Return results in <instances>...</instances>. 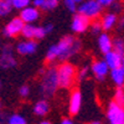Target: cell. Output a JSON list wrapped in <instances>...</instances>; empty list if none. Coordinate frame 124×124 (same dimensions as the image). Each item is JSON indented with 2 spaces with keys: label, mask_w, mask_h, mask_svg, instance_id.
<instances>
[{
  "label": "cell",
  "mask_w": 124,
  "mask_h": 124,
  "mask_svg": "<svg viewBox=\"0 0 124 124\" xmlns=\"http://www.w3.org/2000/svg\"><path fill=\"white\" fill-rule=\"evenodd\" d=\"M56 75H57L58 87L70 88L72 86V83H73V81H75L76 70L71 63H62L56 70Z\"/></svg>",
  "instance_id": "3957f363"
},
{
  "label": "cell",
  "mask_w": 124,
  "mask_h": 124,
  "mask_svg": "<svg viewBox=\"0 0 124 124\" xmlns=\"http://www.w3.org/2000/svg\"><path fill=\"white\" fill-rule=\"evenodd\" d=\"M101 29H102V26H101V24H99L98 21H94V23L92 24V31H93L94 34L99 32V31H101Z\"/></svg>",
  "instance_id": "4316f807"
},
{
  "label": "cell",
  "mask_w": 124,
  "mask_h": 124,
  "mask_svg": "<svg viewBox=\"0 0 124 124\" xmlns=\"http://www.w3.org/2000/svg\"><path fill=\"white\" fill-rule=\"evenodd\" d=\"M4 122H6L5 116L4 114H0V124H4Z\"/></svg>",
  "instance_id": "1f68e13d"
},
{
  "label": "cell",
  "mask_w": 124,
  "mask_h": 124,
  "mask_svg": "<svg viewBox=\"0 0 124 124\" xmlns=\"http://www.w3.org/2000/svg\"><path fill=\"white\" fill-rule=\"evenodd\" d=\"M11 4L8 3L6 0H0V16H6L11 11Z\"/></svg>",
  "instance_id": "ffe728a7"
},
{
  "label": "cell",
  "mask_w": 124,
  "mask_h": 124,
  "mask_svg": "<svg viewBox=\"0 0 124 124\" xmlns=\"http://www.w3.org/2000/svg\"><path fill=\"white\" fill-rule=\"evenodd\" d=\"M0 86H1V85H0Z\"/></svg>",
  "instance_id": "d590c367"
},
{
  "label": "cell",
  "mask_w": 124,
  "mask_h": 124,
  "mask_svg": "<svg viewBox=\"0 0 124 124\" xmlns=\"http://www.w3.org/2000/svg\"><path fill=\"white\" fill-rule=\"evenodd\" d=\"M73 1H75V3L77 4V3H81V1H82V0H73Z\"/></svg>",
  "instance_id": "836d02e7"
},
{
  "label": "cell",
  "mask_w": 124,
  "mask_h": 124,
  "mask_svg": "<svg viewBox=\"0 0 124 124\" xmlns=\"http://www.w3.org/2000/svg\"><path fill=\"white\" fill-rule=\"evenodd\" d=\"M37 48V44L35 41H23L16 46V50L20 55H31L34 54Z\"/></svg>",
  "instance_id": "4fadbf2b"
},
{
  "label": "cell",
  "mask_w": 124,
  "mask_h": 124,
  "mask_svg": "<svg viewBox=\"0 0 124 124\" xmlns=\"http://www.w3.org/2000/svg\"><path fill=\"white\" fill-rule=\"evenodd\" d=\"M106 55V63L108 66V68H117L119 66H123V62H124V56L118 55L116 51H108V52L104 54Z\"/></svg>",
  "instance_id": "9c48e42d"
},
{
  "label": "cell",
  "mask_w": 124,
  "mask_h": 124,
  "mask_svg": "<svg viewBox=\"0 0 124 124\" xmlns=\"http://www.w3.org/2000/svg\"><path fill=\"white\" fill-rule=\"evenodd\" d=\"M58 5V0H45L44 5L41 6L44 10H52Z\"/></svg>",
  "instance_id": "cb8c5ba5"
},
{
  "label": "cell",
  "mask_w": 124,
  "mask_h": 124,
  "mask_svg": "<svg viewBox=\"0 0 124 124\" xmlns=\"http://www.w3.org/2000/svg\"><path fill=\"white\" fill-rule=\"evenodd\" d=\"M6 123L8 124H26V120L20 114H13L11 117H9L6 119Z\"/></svg>",
  "instance_id": "44dd1931"
},
{
  "label": "cell",
  "mask_w": 124,
  "mask_h": 124,
  "mask_svg": "<svg viewBox=\"0 0 124 124\" xmlns=\"http://www.w3.org/2000/svg\"><path fill=\"white\" fill-rule=\"evenodd\" d=\"M24 24H25V23H24L20 17L13 19L11 21H10V23L5 26V29H4V35H5L6 37H14V36H16L17 34L21 32Z\"/></svg>",
  "instance_id": "52a82bcc"
},
{
  "label": "cell",
  "mask_w": 124,
  "mask_h": 124,
  "mask_svg": "<svg viewBox=\"0 0 124 124\" xmlns=\"http://www.w3.org/2000/svg\"><path fill=\"white\" fill-rule=\"evenodd\" d=\"M29 93H30V88H29V86H23L21 88L19 89V94L21 96V97H27V96H29Z\"/></svg>",
  "instance_id": "484cf974"
},
{
  "label": "cell",
  "mask_w": 124,
  "mask_h": 124,
  "mask_svg": "<svg viewBox=\"0 0 124 124\" xmlns=\"http://www.w3.org/2000/svg\"><path fill=\"white\" fill-rule=\"evenodd\" d=\"M114 102L118 103L119 106H123L124 103V91L122 87H118V89L116 91V94H114Z\"/></svg>",
  "instance_id": "603a6c76"
},
{
  "label": "cell",
  "mask_w": 124,
  "mask_h": 124,
  "mask_svg": "<svg viewBox=\"0 0 124 124\" xmlns=\"http://www.w3.org/2000/svg\"><path fill=\"white\" fill-rule=\"evenodd\" d=\"M98 46H99V48H101V51L103 54L110 51L112 50V40H110V37L107 34H102L98 37Z\"/></svg>",
  "instance_id": "9a60e30c"
},
{
  "label": "cell",
  "mask_w": 124,
  "mask_h": 124,
  "mask_svg": "<svg viewBox=\"0 0 124 124\" xmlns=\"http://www.w3.org/2000/svg\"><path fill=\"white\" fill-rule=\"evenodd\" d=\"M58 88L57 83V75L55 68H48L42 76L41 79V92L45 98H50L54 96V93Z\"/></svg>",
  "instance_id": "7a4b0ae2"
},
{
  "label": "cell",
  "mask_w": 124,
  "mask_h": 124,
  "mask_svg": "<svg viewBox=\"0 0 124 124\" xmlns=\"http://www.w3.org/2000/svg\"><path fill=\"white\" fill-rule=\"evenodd\" d=\"M110 76H112V79L114 81V83L117 85V87H122L124 83V67L119 66L117 68H113Z\"/></svg>",
  "instance_id": "5bb4252c"
},
{
  "label": "cell",
  "mask_w": 124,
  "mask_h": 124,
  "mask_svg": "<svg viewBox=\"0 0 124 124\" xmlns=\"http://www.w3.org/2000/svg\"><path fill=\"white\" fill-rule=\"evenodd\" d=\"M47 112H48V104L46 101H39L34 107V113L36 116H40V117L46 116Z\"/></svg>",
  "instance_id": "e0dca14e"
},
{
  "label": "cell",
  "mask_w": 124,
  "mask_h": 124,
  "mask_svg": "<svg viewBox=\"0 0 124 124\" xmlns=\"http://www.w3.org/2000/svg\"><path fill=\"white\" fill-rule=\"evenodd\" d=\"M39 16H40V14L37 11V8H35V6L34 8L26 6V8L21 9V14H20V19L26 24H31V23L36 21Z\"/></svg>",
  "instance_id": "8fae6325"
},
{
  "label": "cell",
  "mask_w": 124,
  "mask_h": 124,
  "mask_svg": "<svg viewBox=\"0 0 124 124\" xmlns=\"http://www.w3.org/2000/svg\"><path fill=\"white\" fill-rule=\"evenodd\" d=\"M65 5L71 13H75L77 10V4L73 1V0H65Z\"/></svg>",
  "instance_id": "d4e9b609"
},
{
  "label": "cell",
  "mask_w": 124,
  "mask_h": 124,
  "mask_svg": "<svg viewBox=\"0 0 124 124\" xmlns=\"http://www.w3.org/2000/svg\"><path fill=\"white\" fill-rule=\"evenodd\" d=\"M92 71L99 81H103L108 73V66L104 61H96L92 65Z\"/></svg>",
  "instance_id": "7c38bea8"
},
{
  "label": "cell",
  "mask_w": 124,
  "mask_h": 124,
  "mask_svg": "<svg viewBox=\"0 0 124 124\" xmlns=\"http://www.w3.org/2000/svg\"><path fill=\"white\" fill-rule=\"evenodd\" d=\"M112 48H114V51L118 55L124 56V44H123V40H120V39L114 40V42H112Z\"/></svg>",
  "instance_id": "d6986e66"
},
{
  "label": "cell",
  "mask_w": 124,
  "mask_h": 124,
  "mask_svg": "<svg viewBox=\"0 0 124 124\" xmlns=\"http://www.w3.org/2000/svg\"><path fill=\"white\" fill-rule=\"evenodd\" d=\"M87 73H88V68L87 67H83L81 71H79V75H78V77L81 78V79H83L86 76H87Z\"/></svg>",
  "instance_id": "f1b7e54d"
},
{
  "label": "cell",
  "mask_w": 124,
  "mask_h": 124,
  "mask_svg": "<svg viewBox=\"0 0 124 124\" xmlns=\"http://www.w3.org/2000/svg\"><path fill=\"white\" fill-rule=\"evenodd\" d=\"M91 124H101V123H99V122H92Z\"/></svg>",
  "instance_id": "e575fe53"
},
{
  "label": "cell",
  "mask_w": 124,
  "mask_h": 124,
  "mask_svg": "<svg viewBox=\"0 0 124 124\" xmlns=\"http://www.w3.org/2000/svg\"><path fill=\"white\" fill-rule=\"evenodd\" d=\"M31 0H11V6H14L15 9L21 10L26 6H29Z\"/></svg>",
  "instance_id": "7402d4cb"
},
{
  "label": "cell",
  "mask_w": 124,
  "mask_h": 124,
  "mask_svg": "<svg viewBox=\"0 0 124 124\" xmlns=\"http://www.w3.org/2000/svg\"><path fill=\"white\" fill-rule=\"evenodd\" d=\"M60 124H73V122H72L71 119H68V118H65V119H62V122Z\"/></svg>",
  "instance_id": "4dcf8cb0"
},
{
  "label": "cell",
  "mask_w": 124,
  "mask_h": 124,
  "mask_svg": "<svg viewBox=\"0 0 124 124\" xmlns=\"http://www.w3.org/2000/svg\"><path fill=\"white\" fill-rule=\"evenodd\" d=\"M97 1L101 4V6H110L116 0H97Z\"/></svg>",
  "instance_id": "83f0119b"
},
{
  "label": "cell",
  "mask_w": 124,
  "mask_h": 124,
  "mask_svg": "<svg viewBox=\"0 0 124 124\" xmlns=\"http://www.w3.org/2000/svg\"><path fill=\"white\" fill-rule=\"evenodd\" d=\"M44 1L45 0H32V4H34L35 8H41L44 5Z\"/></svg>",
  "instance_id": "f546056e"
},
{
  "label": "cell",
  "mask_w": 124,
  "mask_h": 124,
  "mask_svg": "<svg viewBox=\"0 0 124 124\" xmlns=\"http://www.w3.org/2000/svg\"><path fill=\"white\" fill-rule=\"evenodd\" d=\"M21 34L24 35V37L26 39H34V35H35V26L30 25V24H24L23 26V30H21Z\"/></svg>",
  "instance_id": "ac0fdd59"
},
{
  "label": "cell",
  "mask_w": 124,
  "mask_h": 124,
  "mask_svg": "<svg viewBox=\"0 0 124 124\" xmlns=\"http://www.w3.org/2000/svg\"><path fill=\"white\" fill-rule=\"evenodd\" d=\"M81 104H82V94L78 89H75L72 92V94L70 97V113L72 116L77 114L81 109Z\"/></svg>",
  "instance_id": "30bf717a"
},
{
  "label": "cell",
  "mask_w": 124,
  "mask_h": 124,
  "mask_svg": "<svg viewBox=\"0 0 124 124\" xmlns=\"http://www.w3.org/2000/svg\"><path fill=\"white\" fill-rule=\"evenodd\" d=\"M79 47L81 44L78 40H76L72 36H65L57 45H54L48 48L46 54V60L47 62L54 61L57 57L61 60H67L68 57L73 56L79 50Z\"/></svg>",
  "instance_id": "6da1fadb"
},
{
  "label": "cell",
  "mask_w": 124,
  "mask_h": 124,
  "mask_svg": "<svg viewBox=\"0 0 124 124\" xmlns=\"http://www.w3.org/2000/svg\"><path fill=\"white\" fill-rule=\"evenodd\" d=\"M89 26V19L82 14H76L72 20V30L75 32H83Z\"/></svg>",
  "instance_id": "ba28073f"
},
{
  "label": "cell",
  "mask_w": 124,
  "mask_h": 124,
  "mask_svg": "<svg viewBox=\"0 0 124 124\" xmlns=\"http://www.w3.org/2000/svg\"><path fill=\"white\" fill-rule=\"evenodd\" d=\"M116 23H117V16L110 13V14H107V15L103 16L101 26H102V29H104V30H109V29H112L113 26L116 25Z\"/></svg>",
  "instance_id": "2e32d148"
},
{
  "label": "cell",
  "mask_w": 124,
  "mask_h": 124,
  "mask_svg": "<svg viewBox=\"0 0 124 124\" xmlns=\"http://www.w3.org/2000/svg\"><path fill=\"white\" fill-rule=\"evenodd\" d=\"M107 118H108L109 124H124L123 106H119L114 101L110 102L107 110Z\"/></svg>",
  "instance_id": "277c9868"
},
{
  "label": "cell",
  "mask_w": 124,
  "mask_h": 124,
  "mask_svg": "<svg viewBox=\"0 0 124 124\" xmlns=\"http://www.w3.org/2000/svg\"><path fill=\"white\" fill-rule=\"evenodd\" d=\"M40 124H52V123H50V122H41Z\"/></svg>",
  "instance_id": "d6a6232c"
},
{
  "label": "cell",
  "mask_w": 124,
  "mask_h": 124,
  "mask_svg": "<svg viewBox=\"0 0 124 124\" xmlns=\"http://www.w3.org/2000/svg\"><path fill=\"white\" fill-rule=\"evenodd\" d=\"M15 66H16V60L13 54V48H11V46L5 45L1 51V55H0V68L9 70Z\"/></svg>",
  "instance_id": "8992f818"
},
{
  "label": "cell",
  "mask_w": 124,
  "mask_h": 124,
  "mask_svg": "<svg viewBox=\"0 0 124 124\" xmlns=\"http://www.w3.org/2000/svg\"><path fill=\"white\" fill-rule=\"evenodd\" d=\"M101 9H102V6L97 0H87L86 3H83L78 8V13L85 15L88 19H93L99 15Z\"/></svg>",
  "instance_id": "5b68a950"
}]
</instances>
